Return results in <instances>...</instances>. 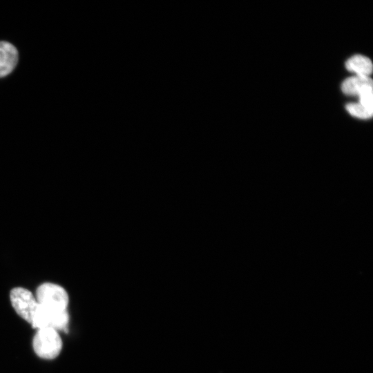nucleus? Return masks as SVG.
<instances>
[{
  "label": "nucleus",
  "instance_id": "20e7f679",
  "mask_svg": "<svg viewBox=\"0 0 373 373\" xmlns=\"http://www.w3.org/2000/svg\"><path fill=\"white\" fill-rule=\"evenodd\" d=\"M10 298L18 315L32 323L38 307V303L32 292L23 287H15L10 291Z\"/></svg>",
  "mask_w": 373,
  "mask_h": 373
},
{
  "label": "nucleus",
  "instance_id": "f257e3e1",
  "mask_svg": "<svg viewBox=\"0 0 373 373\" xmlns=\"http://www.w3.org/2000/svg\"><path fill=\"white\" fill-rule=\"evenodd\" d=\"M32 347L38 356L51 360L59 354L62 341L57 330L50 327L40 328L33 338Z\"/></svg>",
  "mask_w": 373,
  "mask_h": 373
},
{
  "label": "nucleus",
  "instance_id": "f03ea898",
  "mask_svg": "<svg viewBox=\"0 0 373 373\" xmlns=\"http://www.w3.org/2000/svg\"><path fill=\"white\" fill-rule=\"evenodd\" d=\"M36 300L39 305L54 310L66 311L68 305V295L60 285L45 283L36 290Z\"/></svg>",
  "mask_w": 373,
  "mask_h": 373
},
{
  "label": "nucleus",
  "instance_id": "423d86ee",
  "mask_svg": "<svg viewBox=\"0 0 373 373\" xmlns=\"http://www.w3.org/2000/svg\"><path fill=\"white\" fill-rule=\"evenodd\" d=\"M346 68L360 76L369 75L372 72V64L371 60L363 55H356L350 57L345 63Z\"/></svg>",
  "mask_w": 373,
  "mask_h": 373
},
{
  "label": "nucleus",
  "instance_id": "0eeeda50",
  "mask_svg": "<svg viewBox=\"0 0 373 373\" xmlns=\"http://www.w3.org/2000/svg\"><path fill=\"white\" fill-rule=\"evenodd\" d=\"M367 86H372L371 78L356 75L346 79L341 85V89L347 95H358V93Z\"/></svg>",
  "mask_w": 373,
  "mask_h": 373
},
{
  "label": "nucleus",
  "instance_id": "7ed1b4c3",
  "mask_svg": "<svg viewBox=\"0 0 373 373\" xmlns=\"http://www.w3.org/2000/svg\"><path fill=\"white\" fill-rule=\"evenodd\" d=\"M69 321L67 310L57 311L38 304L32 325L35 328H52L57 331H66Z\"/></svg>",
  "mask_w": 373,
  "mask_h": 373
},
{
  "label": "nucleus",
  "instance_id": "39448f33",
  "mask_svg": "<svg viewBox=\"0 0 373 373\" xmlns=\"http://www.w3.org/2000/svg\"><path fill=\"white\" fill-rule=\"evenodd\" d=\"M18 51L10 43L0 41V77L9 75L18 62Z\"/></svg>",
  "mask_w": 373,
  "mask_h": 373
},
{
  "label": "nucleus",
  "instance_id": "1a4fd4ad",
  "mask_svg": "<svg viewBox=\"0 0 373 373\" xmlns=\"http://www.w3.org/2000/svg\"><path fill=\"white\" fill-rule=\"evenodd\" d=\"M359 103L364 107L373 111L372 86L364 87L358 94Z\"/></svg>",
  "mask_w": 373,
  "mask_h": 373
},
{
  "label": "nucleus",
  "instance_id": "6e6552de",
  "mask_svg": "<svg viewBox=\"0 0 373 373\" xmlns=\"http://www.w3.org/2000/svg\"><path fill=\"white\" fill-rule=\"evenodd\" d=\"M347 111L353 116L361 119H368L372 116L373 111L358 103H350L346 105Z\"/></svg>",
  "mask_w": 373,
  "mask_h": 373
}]
</instances>
